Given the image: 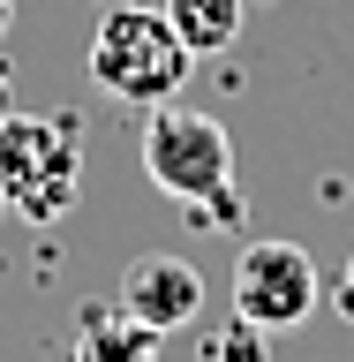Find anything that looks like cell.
<instances>
[{
  "label": "cell",
  "instance_id": "8992f818",
  "mask_svg": "<svg viewBox=\"0 0 354 362\" xmlns=\"http://www.w3.org/2000/svg\"><path fill=\"white\" fill-rule=\"evenodd\" d=\"M158 347H166V332L136 325L121 302H90L83 325H76V347H68V362H158Z\"/></svg>",
  "mask_w": 354,
  "mask_h": 362
},
{
  "label": "cell",
  "instance_id": "30bf717a",
  "mask_svg": "<svg viewBox=\"0 0 354 362\" xmlns=\"http://www.w3.org/2000/svg\"><path fill=\"white\" fill-rule=\"evenodd\" d=\"M8 113H16V98H8V68H0V121H8Z\"/></svg>",
  "mask_w": 354,
  "mask_h": 362
},
{
  "label": "cell",
  "instance_id": "5b68a950",
  "mask_svg": "<svg viewBox=\"0 0 354 362\" xmlns=\"http://www.w3.org/2000/svg\"><path fill=\"white\" fill-rule=\"evenodd\" d=\"M136 325H151V332H181V325H196L203 310V272L174 249H143L121 264V294H113Z\"/></svg>",
  "mask_w": 354,
  "mask_h": 362
},
{
  "label": "cell",
  "instance_id": "8fae6325",
  "mask_svg": "<svg viewBox=\"0 0 354 362\" xmlns=\"http://www.w3.org/2000/svg\"><path fill=\"white\" fill-rule=\"evenodd\" d=\"M8 23H16V0H0V30H8Z\"/></svg>",
  "mask_w": 354,
  "mask_h": 362
},
{
  "label": "cell",
  "instance_id": "7a4b0ae2",
  "mask_svg": "<svg viewBox=\"0 0 354 362\" xmlns=\"http://www.w3.org/2000/svg\"><path fill=\"white\" fill-rule=\"evenodd\" d=\"M83 189V129L61 113H8L0 121V211L23 226H53Z\"/></svg>",
  "mask_w": 354,
  "mask_h": 362
},
{
  "label": "cell",
  "instance_id": "52a82bcc",
  "mask_svg": "<svg viewBox=\"0 0 354 362\" xmlns=\"http://www.w3.org/2000/svg\"><path fill=\"white\" fill-rule=\"evenodd\" d=\"M242 16H249V0H166V23L181 30V45L189 53H226V45L242 38Z\"/></svg>",
  "mask_w": 354,
  "mask_h": 362
},
{
  "label": "cell",
  "instance_id": "277c9868",
  "mask_svg": "<svg viewBox=\"0 0 354 362\" xmlns=\"http://www.w3.org/2000/svg\"><path fill=\"white\" fill-rule=\"evenodd\" d=\"M226 294H234V317H242V325L279 339V332H302L317 317L324 272H317V257L302 242H249L242 257H234V287Z\"/></svg>",
  "mask_w": 354,
  "mask_h": 362
},
{
  "label": "cell",
  "instance_id": "ba28073f",
  "mask_svg": "<svg viewBox=\"0 0 354 362\" xmlns=\"http://www.w3.org/2000/svg\"><path fill=\"white\" fill-rule=\"evenodd\" d=\"M203 362H264V332L234 317V325H226V339H211V347H203Z\"/></svg>",
  "mask_w": 354,
  "mask_h": 362
},
{
  "label": "cell",
  "instance_id": "3957f363",
  "mask_svg": "<svg viewBox=\"0 0 354 362\" xmlns=\"http://www.w3.org/2000/svg\"><path fill=\"white\" fill-rule=\"evenodd\" d=\"M189 68H196V53L181 45L166 8H113V16L90 30V83L106 90V98L166 106V98L189 83Z\"/></svg>",
  "mask_w": 354,
  "mask_h": 362
},
{
  "label": "cell",
  "instance_id": "9c48e42d",
  "mask_svg": "<svg viewBox=\"0 0 354 362\" xmlns=\"http://www.w3.org/2000/svg\"><path fill=\"white\" fill-rule=\"evenodd\" d=\"M339 310L354 317V257H347V272H339Z\"/></svg>",
  "mask_w": 354,
  "mask_h": 362
},
{
  "label": "cell",
  "instance_id": "7c38bea8",
  "mask_svg": "<svg viewBox=\"0 0 354 362\" xmlns=\"http://www.w3.org/2000/svg\"><path fill=\"white\" fill-rule=\"evenodd\" d=\"M249 8H264V0H249Z\"/></svg>",
  "mask_w": 354,
  "mask_h": 362
},
{
  "label": "cell",
  "instance_id": "6da1fadb",
  "mask_svg": "<svg viewBox=\"0 0 354 362\" xmlns=\"http://www.w3.org/2000/svg\"><path fill=\"white\" fill-rule=\"evenodd\" d=\"M143 174H151V189H166L174 204H189V211H203L211 226H226L242 204H234V136L211 121V113L181 106V98H166V106L143 113Z\"/></svg>",
  "mask_w": 354,
  "mask_h": 362
}]
</instances>
